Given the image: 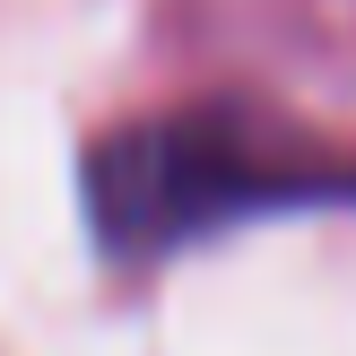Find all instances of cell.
<instances>
[{
	"mask_svg": "<svg viewBox=\"0 0 356 356\" xmlns=\"http://www.w3.org/2000/svg\"><path fill=\"white\" fill-rule=\"evenodd\" d=\"M79 200H87V235L113 270H156L252 218L356 209V156L252 104H183V113L104 131L79 165Z\"/></svg>",
	"mask_w": 356,
	"mask_h": 356,
	"instance_id": "obj_1",
	"label": "cell"
}]
</instances>
